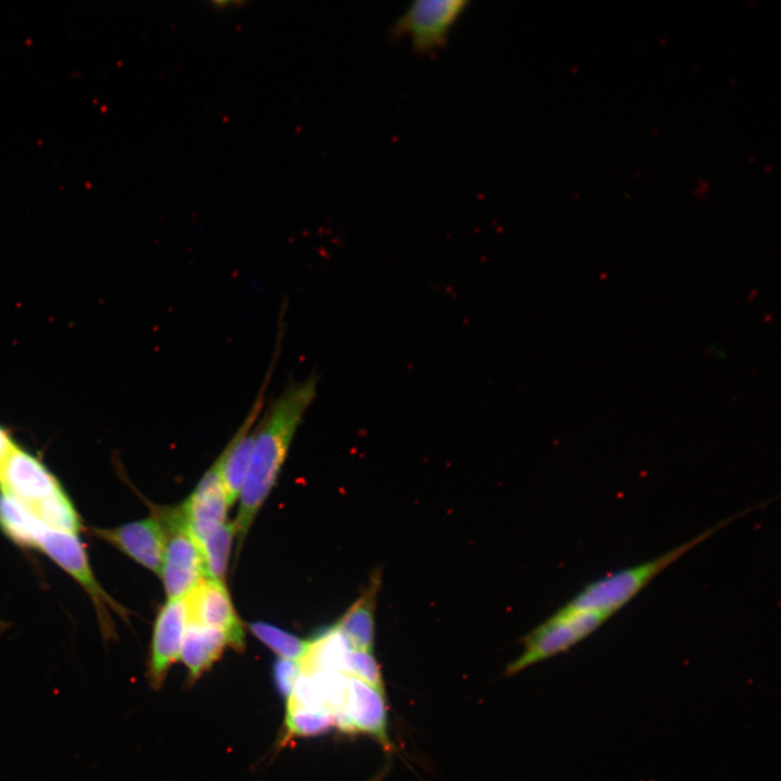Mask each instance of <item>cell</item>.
Here are the masks:
<instances>
[{"label":"cell","mask_w":781,"mask_h":781,"mask_svg":"<svg viewBox=\"0 0 781 781\" xmlns=\"http://www.w3.org/2000/svg\"><path fill=\"white\" fill-rule=\"evenodd\" d=\"M317 386L315 373L289 382L255 424L251 462L233 522L238 551L276 486L296 431L317 396Z\"/></svg>","instance_id":"obj_1"},{"label":"cell","mask_w":781,"mask_h":781,"mask_svg":"<svg viewBox=\"0 0 781 781\" xmlns=\"http://www.w3.org/2000/svg\"><path fill=\"white\" fill-rule=\"evenodd\" d=\"M742 514H734L719 522L687 542L652 560L609 573L587 584L566 604L576 609L600 613L611 618L668 566Z\"/></svg>","instance_id":"obj_2"},{"label":"cell","mask_w":781,"mask_h":781,"mask_svg":"<svg viewBox=\"0 0 781 781\" xmlns=\"http://www.w3.org/2000/svg\"><path fill=\"white\" fill-rule=\"evenodd\" d=\"M0 490L20 501L42 523L69 500L49 468L17 444L0 466Z\"/></svg>","instance_id":"obj_3"},{"label":"cell","mask_w":781,"mask_h":781,"mask_svg":"<svg viewBox=\"0 0 781 781\" xmlns=\"http://www.w3.org/2000/svg\"><path fill=\"white\" fill-rule=\"evenodd\" d=\"M165 542L159 576L167 600L183 599L204 577L201 546L185 518L182 505L155 507Z\"/></svg>","instance_id":"obj_4"},{"label":"cell","mask_w":781,"mask_h":781,"mask_svg":"<svg viewBox=\"0 0 781 781\" xmlns=\"http://www.w3.org/2000/svg\"><path fill=\"white\" fill-rule=\"evenodd\" d=\"M609 619L600 613L565 604L524 638L523 653L508 666L505 675L567 652Z\"/></svg>","instance_id":"obj_5"},{"label":"cell","mask_w":781,"mask_h":781,"mask_svg":"<svg viewBox=\"0 0 781 781\" xmlns=\"http://www.w3.org/2000/svg\"><path fill=\"white\" fill-rule=\"evenodd\" d=\"M36 550L44 553L79 584L94 606L104 638H113L115 633L110 611L124 618L127 611L110 597L97 580L85 546L76 534L46 527L37 541Z\"/></svg>","instance_id":"obj_6"},{"label":"cell","mask_w":781,"mask_h":781,"mask_svg":"<svg viewBox=\"0 0 781 781\" xmlns=\"http://www.w3.org/2000/svg\"><path fill=\"white\" fill-rule=\"evenodd\" d=\"M468 5L463 0H417L398 17L394 33L409 38L419 52L443 46L451 26Z\"/></svg>","instance_id":"obj_7"},{"label":"cell","mask_w":781,"mask_h":781,"mask_svg":"<svg viewBox=\"0 0 781 781\" xmlns=\"http://www.w3.org/2000/svg\"><path fill=\"white\" fill-rule=\"evenodd\" d=\"M187 622L222 631L230 646L243 651L245 630L226 584L204 577L184 598Z\"/></svg>","instance_id":"obj_8"},{"label":"cell","mask_w":781,"mask_h":781,"mask_svg":"<svg viewBox=\"0 0 781 781\" xmlns=\"http://www.w3.org/2000/svg\"><path fill=\"white\" fill-rule=\"evenodd\" d=\"M93 537L113 546L136 563L158 574L161 572L165 533L155 511L149 516L110 528L92 527Z\"/></svg>","instance_id":"obj_9"},{"label":"cell","mask_w":781,"mask_h":781,"mask_svg":"<svg viewBox=\"0 0 781 781\" xmlns=\"http://www.w3.org/2000/svg\"><path fill=\"white\" fill-rule=\"evenodd\" d=\"M273 356L269 372L264 380L261 389H259L249 412L214 462L218 469L230 507L239 499L247 475L254 445V427L265 406L266 387L272 375L277 353Z\"/></svg>","instance_id":"obj_10"},{"label":"cell","mask_w":781,"mask_h":781,"mask_svg":"<svg viewBox=\"0 0 781 781\" xmlns=\"http://www.w3.org/2000/svg\"><path fill=\"white\" fill-rule=\"evenodd\" d=\"M335 727L345 733L372 735L386 750H390L384 691L349 676L345 705L335 719Z\"/></svg>","instance_id":"obj_11"},{"label":"cell","mask_w":781,"mask_h":781,"mask_svg":"<svg viewBox=\"0 0 781 781\" xmlns=\"http://www.w3.org/2000/svg\"><path fill=\"white\" fill-rule=\"evenodd\" d=\"M185 626L183 599L167 600L156 614L152 632L148 678L153 688L164 683L170 666L180 657Z\"/></svg>","instance_id":"obj_12"},{"label":"cell","mask_w":781,"mask_h":781,"mask_svg":"<svg viewBox=\"0 0 781 781\" xmlns=\"http://www.w3.org/2000/svg\"><path fill=\"white\" fill-rule=\"evenodd\" d=\"M181 505L189 526L199 541L226 523L230 505L215 463L205 472Z\"/></svg>","instance_id":"obj_13"},{"label":"cell","mask_w":781,"mask_h":781,"mask_svg":"<svg viewBox=\"0 0 781 781\" xmlns=\"http://www.w3.org/2000/svg\"><path fill=\"white\" fill-rule=\"evenodd\" d=\"M381 586V572L371 575L361 596L337 620L335 630L343 637L349 649L372 652L375 635V606Z\"/></svg>","instance_id":"obj_14"},{"label":"cell","mask_w":781,"mask_h":781,"mask_svg":"<svg viewBox=\"0 0 781 781\" xmlns=\"http://www.w3.org/2000/svg\"><path fill=\"white\" fill-rule=\"evenodd\" d=\"M230 646L228 637L220 630L187 622L180 657L189 670L191 681L210 668Z\"/></svg>","instance_id":"obj_15"},{"label":"cell","mask_w":781,"mask_h":781,"mask_svg":"<svg viewBox=\"0 0 781 781\" xmlns=\"http://www.w3.org/2000/svg\"><path fill=\"white\" fill-rule=\"evenodd\" d=\"M47 526L26 507L0 490V532L17 547L35 549Z\"/></svg>","instance_id":"obj_16"},{"label":"cell","mask_w":781,"mask_h":781,"mask_svg":"<svg viewBox=\"0 0 781 781\" xmlns=\"http://www.w3.org/2000/svg\"><path fill=\"white\" fill-rule=\"evenodd\" d=\"M235 530L233 523H223L200 540L206 577L225 582Z\"/></svg>","instance_id":"obj_17"},{"label":"cell","mask_w":781,"mask_h":781,"mask_svg":"<svg viewBox=\"0 0 781 781\" xmlns=\"http://www.w3.org/2000/svg\"><path fill=\"white\" fill-rule=\"evenodd\" d=\"M249 631L280 658L298 662L306 652L308 640L265 622L248 623Z\"/></svg>","instance_id":"obj_18"},{"label":"cell","mask_w":781,"mask_h":781,"mask_svg":"<svg viewBox=\"0 0 781 781\" xmlns=\"http://www.w3.org/2000/svg\"><path fill=\"white\" fill-rule=\"evenodd\" d=\"M285 726L287 737L307 738L328 732L335 727V720L324 710L286 707Z\"/></svg>","instance_id":"obj_19"},{"label":"cell","mask_w":781,"mask_h":781,"mask_svg":"<svg viewBox=\"0 0 781 781\" xmlns=\"http://www.w3.org/2000/svg\"><path fill=\"white\" fill-rule=\"evenodd\" d=\"M343 673L384 691L381 667L372 652L349 649L345 656Z\"/></svg>","instance_id":"obj_20"},{"label":"cell","mask_w":781,"mask_h":781,"mask_svg":"<svg viewBox=\"0 0 781 781\" xmlns=\"http://www.w3.org/2000/svg\"><path fill=\"white\" fill-rule=\"evenodd\" d=\"M302 674L298 662L278 658L272 666L274 686L281 696L287 699Z\"/></svg>","instance_id":"obj_21"},{"label":"cell","mask_w":781,"mask_h":781,"mask_svg":"<svg viewBox=\"0 0 781 781\" xmlns=\"http://www.w3.org/2000/svg\"><path fill=\"white\" fill-rule=\"evenodd\" d=\"M15 445L9 431L0 424V466Z\"/></svg>","instance_id":"obj_22"}]
</instances>
